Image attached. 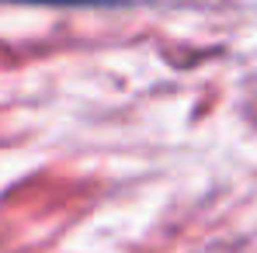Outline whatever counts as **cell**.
<instances>
[{
  "instance_id": "6da1fadb",
  "label": "cell",
  "mask_w": 257,
  "mask_h": 253,
  "mask_svg": "<svg viewBox=\"0 0 257 253\" xmlns=\"http://www.w3.org/2000/svg\"><path fill=\"white\" fill-rule=\"evenodd\" d=\"M32 4H59V7H66V4H104V0H32Z\"/></svg>"
}]
</instances>
